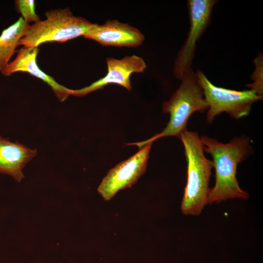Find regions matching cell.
Masks as SVG:
<instances>
[{
	"label": "cell",
	"instance_id": "cell-1",
	"mask_svg": "<svg viewBox=\"0 0 263 263\" xmlns=\"http://www.w3.org/2000/svg\"><path fill=\"white\" fill-rule=\"evenodd\" d=\"M200 139L204 151L212 157L215 171V183L210 188L207 204L230 199H247L248 193L240 188L236 174L238 164L253 153L250 138L243 134L226 143L207 135Z\"/></svg>",
	"mask_w": 263,
	"mask_h": 263
},
{
	"label": "cell",
	"instance_id": "cell-2",
	"mask_svg": "<svg viewBox=\"0 0 263 263\" xmlns=\"http://www.w3.org/2000/svg\"><path fill=\"white\" fill-rule=\"evenodd\" d=\"M180 139L187 162V184L181 209L184 215H198L207 204L213 163L205 156L200 137L196 132L187 130Z\"/></svg>",
	"mask_w": 263,
	"mask_h": 263
},
{
	"label": "cell",
	"instance_id": "cell-3",
	"mask_svg": "<svg viewBox=\"0 0 263 263\" xmlns=\"http://www.w3.org/2000/svg\"><path fill=\"white\" fill-rule=\"evenodd\" d=\"M179 88L169 100L162 104L163 113H169L170 118L167 126L159 133L143 141L130 143L127 145H135L141 148L166 136H176L188 130L187 123L189 117L195 112L204 113L208 109L202 87L192 68L186 72L180 79Z\"/></svg>",
	"mask_w": 263,
	"mask_h": 263
},
{
	"label": "cell",
	"instance_id": "cell-4",
	"mask_svg": "<svg viewBox=\"0 0 263 263\" xmlns=\"http://www.w3.org/2000/svg\"><path fill=\"white\" fill-rule=\"evenodd\" d=\"M45 15L46 19L29 25L19 45L37 48L47 42H64L84 37L94 25L83 17L74 16L68 7L49 10Z\"/></svg>",
	"mask_w": 263,
	"mask_h": 263
},
{
	"label": "cell",
	"instance_id": "cell-5",
	"mask_svg": "<svg viewBox=\"0 0 263 263\" xmlns=\"http://www.w3.org/2000/svg\"><path fill=\"white\" fill-rule=\"evenodd\" d=\"M208 105L207 121L211 124L215 117L222 113L239 119L248 115L253 104L260 97L250 90L236 91L214 85L200 70L195 72Z\"/></svg>",
	"mask_w": 263,
	"mask_h": 263
},
{
	"label": "cell",
	"instance_id": "cell-6",
	"mask_svg": "<svg viewBox=\"0 0 263 263\" xmlns=\"http://www.w3.org/2000/svg\"><path fill=\"white\" fill-rule=\"evenodd\" d=\"M216 0L187 1L189 19V29L183 44L174 60L173 75L180 80L192 68L196 43L203 36L211 21L212 9Z\"/></svg>",
	"mask_w": 263,
	"mask_h": 263
},
{
	"label": "cell",
	"instance_id": "cell-7",
	"mask_svg": "<svg viewBox=\"0 0 263 263\" xmlns=\"http://www.w3.org/2000/svg\"><path fill=\"white\" fill-rule=\"evenodd\" d=\"M151 145L149 143L139 148L134 155L109 170L97 188L104 200L109 201L119 190L132 187L144 174Z\"/></svg>",
	"mask_w": 263,
	"mask_h": 263
},
{
	"label": "cell",
	"instance_id": "cell-8",
	"mask_svg": "<svg viewBox=\"0 0 263 263\" xmlns=\"http://www.w3.org/2000/svg\"><path fill=\"white\" fill-rule=\"evenodd\" d=\"M106 75L90 85L77 90H71V95L83 96L109 84L121 86L128 91L132 90L130 76L133 73H143L147 68L144 59L135 55L127 56L121 59L113 57L106 59Z\"/></svg>",
	"mask_w": 263,
	"mask_h": 263
},
{
	"label": "cell",
	"instance_id": "cell-9",
	"mask_svg": "<svg viewBox=\"0 0 263 263\" xmlns=\"http://www.w3.org/2000/svg\"><path fill=\"white\" fill-rule=\"evenodd\" d=\"M84 38L94 40L103 46L137 47L145 36L136 27L116 19L108 20L103 24L94 23Z\"/></svg>",
	"mask_w": 263,
	"mask_h": 263
},
{
	"label": "cell",
	"instance_id": "cell-10",
	"mask_svg": "<svg viewBox=\"0 0 263 263\" xmlns=\"http://www.w3.org/2000/svg\"><path fill=\"white\" fill-rule=\"evenodd\" d=\"M39 51L38 47H23L19 50L14 60L9 62L5 70L1 73L5 76L18 72H27L46 82L60 102L64 101L71 95V89L57 83L52 76L47 75L38 67L37 57Z\"/></svg>",
	"mask_w": 263,
	"mask_h": 263
},
{
	"label": "cell",
	"instance_id": "cell-11",
	"mask_svg": "<svg viewBox=\"0 0 263 263\" xmlns=\"http://www.w3.org/2000/svg\"><path fill=\"white\" fill-rule=\"evenodd\" d=\"M37 150L29 148L18 141L12 142L0 135V173L11 176L20 182L26 164L37 154Z\"/></svg>",
	"mask_w": 263,
	"mask_h": 263
},
{
	"label": "cell",
	"instance_id": "cell-12",
	"mask_svg": "<svg viewBox=\"0 0 263 263\" xmlns=\"http://www.w3.org/2000/svg\"><path fill=\"white\" fill-rule=\"evenodd\" d=\"M29 24L21 17L14 23L4 29L0 35V72L7 68L9 61L19 46Z\"/></svg>",
	"mask_w": 263,
	"mask_h": 263
},
{
	"label": "cell",
	"instance_id": "cell-13",
	"mask_svg": "<svg viewBox=\"0 0 263 263\" xmlns=\"http://www.w3.org/2000/svg\"><path fill=\"white\" fill-rule=\"evenodd\" d=\"M255 69L250 75L252 82L246 86L255 93L261 99H263V54L259 52L253 60Z\"/></svg>",
	"mask_w": 263,
	"mask_h": 263
},
{
	"label": "cell",
	"instance_id": "cell-14",
	"mask_svg": "<svg viewBox=\"0 0 263 263\" xmlns=\"http://www.w3.org/2000/svg\"><path fill=\"white\" fill-rule=\"evenodd\" d=\"M18 11L21 14L24 20L28 23L39 21L40 18L35 12V2L34 0H17L15 1Z\"/></svg>",
	"mask_w": 263,
	"mask_h": 263
}]
</instances>
